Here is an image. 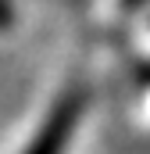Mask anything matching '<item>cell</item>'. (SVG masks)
Masks as SVG:
<instances>
[{
	"label": "cell",
	"mask_w": 150,
	"mask_h": 154,
	"mask_svg": "<svg viewBox=\"0 0 150 154\" xmlns=\"http://www.w3.org/2000/svg\"><path fill=\"white\" fill-rule=\"evenodd\" d=\"M82 111H86V90H82V86L61 93L57 104L50 108V115L43 118V125L36 129L32 143L22 154H64V147H68V140H72Z\"/></svg>",
	"instance_id": "6da1fadb"
},
{
	"label": "cell",
	"mask_w": 150,
	"mask_h": 154,
	"mask_svg": "<svg viewBox=\"0 0 150 154\" xmlns=\"http://www.w3.org/2000/svg\"><path fill=\"white\" fill-rule=\"evenodd\" d=\"M14 22V4L11 0H0V29H7Z\"/></svg>",
	"instance_id": "7a4b0ae2"
},
{
	"label": "cell",
	"mask_w": 150,
	"mask_h": 154,
	"mask_svg": "<svg viewBox=\"0 0 150 154\" xmlns=\"http://www.w3.org/2000/svg\"><path fill=\"white\" fill-rule=\"evenodd\" d=\"M143 4H150V0H122L125 11H136V7H143Z\"/></svg>",
	"instance_id": "3957f363"
}]
</instances>
